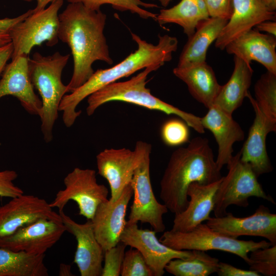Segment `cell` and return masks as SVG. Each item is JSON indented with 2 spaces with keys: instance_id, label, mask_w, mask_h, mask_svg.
I'll list each match as a JSON object with an SVG mask.
<instances>
[{
  "instance_id": "30",
  "label": "cell",
  "mask_w": 276,
  "mask_h": 276,
  "mask_svg": "<svg viewBox=\"0 0 276 276\" xmlns=\"http://www.w3.org/2000/svg\"><path fill=\"white\" fill-rule=\"evenodd\" d=\"M254 100L267 117L276 121V74L267 71L254 86Z\"/></svg>"
},
{
  "instance_id": "25",
  "label": "cell",
  "mask_w": 276,
  "mask_h": 276,
  "mask_svg": "<svg viewBox=\"0 0 276 276\" xmlns=\"http://www.w3.org/2000/svg\"><path fill=\"white\" fill-rule=\"evenodd\" d=\"M234 68L228 81L221 85L213 105L229 114L240 107L248 92L254 71L250 64L234 57Z\"/></svg>"
},
{
  "instance_id": "3",
  "label": "cell",
  "mask_w": 276,
  "mask_h": 276,
  "mask_svg": "<svg viewBox=\"0 0 276 276\" xmlns=\"http://www.w3.org/2000/svg\"><path fill=\"white\" fill-rule=\"evenodd\" d=\"M131 34L137 45L136 50L113 66L94 72L84 83L63 96L59 111L62 112L63 122L66 127L72 126L81 114V111H77V107L84 99L105 86L148 66L161 67L172 60L173 53L177 49L178 40L174 36L158 35V43L154 45L135 33Z\"/></svg>"
},
{
  "instance_id": "23",
  "label": "cell",
  "mask_w": 276,
  "mask_h": 276,
  "mask_svg": "<svg viewBox=\"0 0 276 276\" xmlns=\"http://www.w3.org/2000/svg\"><path fill=\"white\" fill-rule=\"evenodd\" d=\"M222 177L213 183L203 185L193 182L188 187L190 197L186 209L175 214L172 231L186 232L208 220L214 206V197Z\"/></svg>"
},
{
  "instance_id": "26",
  "label": "cell",
  "mask_w": 276,
  "mask_h": 276,
  "mask_svg": "<svg viewBox=\"0 0 276 276\" xmlns=\"http://www.w3.org/2000/svg\"><path fill=\"white\" fill-rule=\"evenodd\" d=\"M227 21L210 17L200 22L183 47L177 65L205 61L209 47L217 39Z\"/></svg>"
},
{
  "instance_id": "40",
  "label": "cell",
  "mask_w": 276,
  "mask_h": 276,
  "mask_svg": "<svg viewBox=\"0 0 276 276\" xmlns=\"http://www.w3.org/2000/svg\"><path fill=\"white\" fill-rule=\"evenodd\" d=\"M255 29L260 32H265L267 34L276 37V22L274 20H265L259 23Z\"/></svg>"
},
{
  "instance_id": "9",
  "label": "cell",
  "mask_w": 276,
  "mask_h": 276,
  "mask_svg": "<svg viewBox=\"0 0 276 276\" xmlns=\"http://www.w3.org/2000/svg\"><path fill=\"white\" fill-rule=\"evenodd\" d=\"M63 0L51 3L47 8L33 12L24 20L13 26L9 31L13 52L11 59L22 55H28L36 45L45 42L53 47L58 41V11Z\"/></svg>"
},
{
  "instance_id": "18",
  "label": "cell",
  "mask_w": 276,
  "mask_h": 276,
  "mask_svg": "<svg viewBox=\"0 0 276 276\" xmlns=\"http://www.w3.org/2000/svg\"><path fill=\"white\" fill-rule=\"evenodd\" d=\"M138 154L134 149H105L96 156L98 173L107 181L110 198L116 200L124 189L131 183L138 162Z\"/></svg>"
},
{
  "instance_id": "27",
  "label": "cell",
  "mask_w": 276,
  "mask_h": 276,
  "mask_svg": "<svg viewBox=\"0 0 276 276\" xmlns=\"http://www.w3.org/2000/svg\"><path fill=\"white\" fill-rule=\"evenodd\" d=\"M209 17L203 0H181L170 8L160 10L155 20L161 26L169 23L180 26L189 38L198 24Z\"/></svg>"
},
{
  "instance_id": "20",
  "label": "cell",
  "mask_w": 276,
  "mask_h": 276,
  "mask_svg": "<svg viewBox=\"0 0 276 276\" xmlns=\"http://www.w3.org/2000/svg\"><path fill=\"white\" fill-rule=\"evenodd\" d=\"M231 17L215 40V46L221 50L232 41L265 20H275L263 0H233Z\"/></svg>"
},
{
  "instance_id": "37",
  "label": "cell",
  "mask_w": 276,
  "mask_h": 276,
  "mask_svg": "<svg viewBox=\"0 0 276 276\" xmlns=\"http://www.w3.org/2000/svg\"><path fill=\"white\" fill-rule=\"evenodd\" d=\"M210 17L229 20L233 12V0H203Z\"/></svg>"
},
{
  "instance_id": "36",
  "label": "cell",
  "mask_w": 276,
  "mask_h": 276,
  "mask_svg": "<svg viewBox=\"0 0 276 276\" xmlns=\"http://www.w3.org/2000/svg\"><path fill=\"white\" fill-rule=\"evenodd\" d=\"M18 174L14 170L0 171V197L14 198L24 194V191L16 186L13 181Z\"/></svg>"
},
{
  "instance_id": "39",
  "label": "cell",
  "mask_w": 276,
  "mask_h": 276,
  "mask_svg": "<svg viewBox=\"0 0 276 276\" xmlns=\"http://www.w3.org/2000/svg\"><path fill=\"white\" fill-rule=\"evenodd\" d=\"M13 52L12 42L0 47V75L4 71L7 61L11 58Z\"/></svg>"
},
{
  "instance_id": "10",
  "label": "cell",
  "mask_w": 276,
  "mask_h": 276,
  "mask_svg": "<svg viewBox=\"0 0 276 276\" xmlns=\"http://www.w3.org/2000/svg\"><path fill=\"white\" fill-rule=\"evenodd\" d=\"M65 188L59 190L50 203L58 211L63 210L70 200L76 202L79 214L91 220L99 205L108 200V190L97 182L96 171L75 168L63 179Z\"/></svg>"
},
{
  "instance_id": "31",
  "label": "cell",
  "mask_w": 276,
  "mask_h": 276,
  "mask_svg": "<svg viewBox=\"0 0 276 276\" xmlns=\"http://www.w3.org/2000/svg\"><path fill=\"white\" fill-rule=\"evenodd\" d=\"M70 3H80L87 8L100 10V7L105 4L110 5L113 8L120 11H129L136 14L143 19H156L157 14L145 10V8H158L155 4L146 3L141 0H68Z\"/></svg>"
},
{
  "instance_id": "14",
  "label": "cell",
  "mask_w": 276,
  "mask_h": 276,
  "mask_svg": "<svg viewBox=\"0 0 276 276\" xmlns=\"http://www.w3.org/2000/svg\"><path fill=\"white\" fill-rule=\"evenodd\" d=\"M61 219L45 199L24 194L0 206V237L41 219Z\"/></svg>"
},
{
  "instance_id": "33",
  "label": "cell",
  "mask_w": 276,
  "mask_h": 276,
  "mask_svg": "<svg viewBox=\"0 0 276 276\" xmlns=\"http://www.w3.org/2000/svg\"><path fill=\"white\" fill-rule=\"evenodd\" d=\"M160 135L163 142L171 147L180 146L190 141L189 126L181 119L166 121L161 128Z\"/></svg>"
},
{
  "instance_id": "12",
  "label": "cell",
  "mask_w": 276,
  "mask_h": 276,
  "mask_svg": "<svg viewBox=\"0 0 276 276\" xmlns=\"http://www.w3.org/2000/svg\"><path fill=\"white\" fill-rule=\"evenodd\" d=\"M153 229L139 228L136 223L127 224L120 241L137 249L151 269L153 276H162L165 267L174 259H186L193 255V250H178L162 243Z\"/></svg>"
},
{
  "instance_id": "29",
  "label": "cell",
  "mask_w": 276,
  "mask_h": 276,
  "mask_svg": "<svg viewBox=\"0 0 276 276\" xmlns=\"http://www.w3.org/2000/svg\"><path fill=\"white\" fill-rule=\"evenodd\" d=\"M186 259H174L166 266L165 271L175 276H208L216 273L219 261L205 251L192 250Z\"/></svg>"
},
{
  "instance_id": "19",
  "label": "cell",
  "mask_w": 276,
  "mask_h": 276,
  "mask_svg": "<svg viewBox=\"0 0 276 276\" xmlns=\"http://www.w3.org/2000/svg\"><path fill=\"white\" fill-rule=\"evenodd\" d=\"M29 59L28 55L22 54L7 64L0 80V98L12 96L29 113L40 117L42 103L35 93L30 78Z\"/></svg>"
},
{
  "instance_id": "32",
  "label": "cell",
  "mask_w": 276,
  "mask_h": 276,
  "mask_svg": "<svg viewBox=\"0 0 276 276\" xmlns=\"http://www.w3.org/2000/svg\"><path fill=\"white\" fill-rule=\"evenodd\" d=\"M250 269L265 276L276 275V244L249 252Z\"/></svg>"
},
{
  "instance_id": "8",
  "label": "cell",
  "mask_w": 276,
  "mask_h": 276,
  "mask_svg": "<svg viewBox=\"0 0 276 276\" xmlns=\"http://www.w3.org/2000/svg\"><path fill=\"white\" fill-rule=\"evenodd\" d=\"M227 168V174L222 176L215 195L213 211L215 217L226 215L227 208L231 205L247 207L251 197L275 204L274 199L264 191L251 166L241 159L240 151L233 155Z\"/></svg>"
},
{
  "instance_id": "44",
  "label": "cell",
  "mask_w": 276,
  "mask_h": 276,
  "mask_svg": "<svg viewBox=\"0 0 276 276\" xmlns=\"http://www.w3.org/2000/svg\"><path fill=\"white\" fill-rule=\"evenodd\" d=\"M263 1L270 11L275 12L276 9V0H263Z\"/></svg>"
},
{
  "instance_id": "35",
  "label": "cell",
  "mask_w": 276,
  "mask_h": 276,
  "mask_svg": "<svg viewBox=\"0 0 276 276\" xmlns=\"http://www.w3.org/2000/svg\"><path fill=\"white\" fill-rule=\"evenodd\" d=\"M126 245L119 242L104 251V265L101 276H119L124 260Z\"/></svg>"
},
{
  "instance_id": "5",
  "label": "cell",
  "mask_w": 276,
  "mask_h": 276,
  "mask_svg": "<svg viewBox=\"0 0 276 276\" xmlns=\"http://www.w3.org/2000/svg\"><path fill=\"white\" fill-rule=\"evenodd\" d=\"M70 57V54L62 55L59 52L49 56L35 52L29 59L30 78L41 97L42 109L39 117L41 130L46 143L53 139V128L58 118L59 106L67 93L61 75Z\"/></svg>"
},
{
  "instance_id": "7",
  "label": "cell",
  "mask_w": 276,
  "mask_h": 276,
  "mask_svg": "<svg viewBox=\"0 0 276 276\" xmlns=\"http://www.w3.org/2000/svg\"><path fill=\"white\" fill-rule=\"evenodd\" d=\"M159 241L166 245L178 250H217L238 256L247 264L248 254L254 250L269 247V241L241 240L228 237L213 230L206 223H200L189 232H165Z\"/></svg>"
},
{
  "instance_id": "42",
  "label": "cell",
  "mask_w": 276,
  "mask_h": 276,
  "mask_svg": "<svg viewBox=\"0 0 276 276\" xmlns=\"http://www.w3.org/2000/svg\"><path fill=\"white\" fill-rule=\"evenodd\" d=\"M37 2L36 7L33 9V12L42 10L45 8L46 6L50 3L57 0H36Z\"/></svg>"
},
{
  "instance_id": "21",
  "label": "cell",
  "mask_w": 276,
  "mask_h": 276,
  "mask_svg": "<svg viewBox=\"0 0 276 276\" xmlns=\"http://www.w3.org/2000/svg\"><path fill=\"white\" fill-rule=\"evenodd\" d=\"M232 116L213 105L208 108L206 114L201 118L203 127L213 133L218 145L216 162L220 170L232 158L234 144L244 139L242 128Z\"/></svg>"
},
{
  "instance_id": "13",
  "label": "cell",
  "mask_w": 276,
  "mask_h": 276,
  "mask_svg": "<svg viewBox=\"0 0 276 276\" xmlns=\"http://www.w3.org/2000/svg\"><path fill=\"white\" fill-rule=\"evenodd\" d=\"M206 224L212 229L232 238L250 236L266 238L276 244V214L260 205L252 215L237 217L232 213L221 217H210Z\"/></svg>"
},
{
  "instance_id": "43",
  "label": "cell",
  "mask_w": 276,
  "mask_h": 276,
  "mask_svg": "<svg viewBox=\"0 0 276 276\" xmlns=\"http://www.w3.org/2000/svg\"><path fill=\"white\" fill-rule=\"evenodd\" d=\"M11 42L8 33H0V47Z\"/></svg>"
},
{
  "instance_id": "11",
  "label": "cell",
  "mask_w": 276,
  "mask_h": 276,
  "mask_svg": "<svg viewBox=\"0 0 276 276\" xmlns=\"http://www.w3.org/2000/svg\"><path fill=\"white\" fill-rule=\"evenodd\" d=\"M66 232L62 219H41L0 237V247L32 255H45Z\"/></svg>"
},
{
  "instance_id": "2",
  "label": "cell",
  "mask_w": 276,
  "mask_h": 276,
  "mask_svg": "<svg viewBox=\"0 0 276 276\" xmlns=\"http://www.w3.org/2000/svg\"><path fill=\"white\" fill-rule=\"evenodd\" d=\"M220 171L209 140L195 137L171 155L160 182V198L171 212L179 213L188 205L190 185L216 181L222 177Z\"/></svg>"
},
{
  "instance_id": "28",
  "label": "cell",
  "mask_w": 276,
  "mask_h": 276,
  "mask_svg": "<svg viewBox=\"0 0 276 276\" xmlns=\"http://www.w3.org/2000/svg\"><path fill=\"white\" fill-rule=\"evenodd\" d=\"M44 257L0 247V276H48Z\"/></svg>"
},
{
  "instance_id": "17",
  "label": "cell",
  "mask_w": 276,
  "mask_h": 276,
  "mask_svg": "<svg viewBox=\"0 0 276 276\" xmlns=\"http://www.w3.org/2000/svg\"><path fill=\"white\" fill-rule=\"evenodd\" d=\"M255 113L247 137L240 150L241 159L249 164L258 176L273 170L268 155L266 140L267 135L276 130V121L268 117L260 109L250 93L246 95Z\"/></svg>"
},
{
  "instance_id": "15",
  "label": "cell",
  "mask_w": 276,
  "mask_h": 276,
  "mask_svg": "<svg viewBox=\"0 0 276 276\" xmlns=\"http://www.w3.org/2000/svg\"><path fill=\"white\" fill-rule=\"evenodd\" d=\"M132 195L131 183L117 199H108L98 206L91 221L95 237L104 251L120 242L127 222L128 205Z\"/></svg>"
},
{
  "instance_id": "24",
  "label": "cell",
  "mask_w": 276,
  "mask_h": 276,
  "mask_svg": "<svg viewBox=\"0 0 276 276\" xmlns=\"http://www.w3.org/2000/svg\"><path fill=\"white\" fill-rule=\"evenodd\" d=\"M173 73L186 83L196 100L207 108L213 105L221 85L214 70L206 61L177 65Z\"/></svg>"
},
{
  "instance_id": "38",
  "label": "cell",
  "mask_w": 276,
  "mask_h": 276,
  "mask_svg": "<svg viewBox=\"0 0 276 276\" xmlns=\"http://www.w3.org/2000/svg\"><path fill=\"white\" fill-rule=\"evenodd\" d=\"M219 276H260V274L252 270L237 268L232 265L220 262L216 272Z\"/></svg>"
},
{
  "instance_id": "16",
  "label": "cell",
  "mask_w": 276,
  "mask_h": 276,
  "mask_svg": "<svg viewBox=\"0 0 276 276\" xmlns=\"http://www.w3.org/2000/svg\"><path fill=\"white\" fill-rule=\"evenodd\" d=\"M66 231L74 236L77 241L74 263L81 276H101L104 259V250L97 241L91 220L78 223L59 211Z\"/></svg>"
},
{
  "instance_id": "41",
  "label": "cell",
  "mask_w": 276,
  "mask_h": 276,
  "mask_svg": "<svg viewBox=\"0 0 276 276\" xmlns=\"http://www.w3.org/2000/svg\"><path fill=\"white\" fill-rule=\"evenodd\" d=\"M59 275L61 276L73 275L71 272V266L70 265L62 263L60 265Z\"/></svg>"
},
{
  "instance_id": "6",
  "label": "cell",
  "mask_w": 276,
  "mask_h": 276,
  "mask_svg": "<svg viewBox=\"0 0 276 276\" xmlns=\"http://www.w3.org/2000/svg\"><path fill=\"white\" fill-rule=\"evenodd\" d=\"M134 149L139 159L131 181L134 198L126 223H147L156 233L163 232L166 228L163 216L168 209L157 201L152 190L150 174L151 145L139 141Z\"/></svg>"
},
{
  "instance_id": "22",
  "label": "cell",
  "mask_w": 276,
  "mask_h": 276,
  "mask_svg": "<svg viewBox=\"0 0 276 276\" xmlns=\"http://www.w3.org/2000/svg\"><path fill=\"white\" fill-rule=\"evenodd\" d=\"M276 37L251 29L229 42L226 52L248 64L256 61L276 74Z\"/></svg>"
},
{
  "instance_id": "46",
  "label": "cell",
  "mask_w": 276,
  "mask_h": 276,
  "mask_svg": "<svg viewBox=\"0 0 276 276\" xmlns=\"http://www.w3.org/2000/svg\"><path fill=\"white\" fill-rule=\"evenodd\" d=\"M24 1H26V2H31L32 0H23Z\"/></svg>"
},
{
  "instance_id": "45",
  "label": "cell",
  "mask_w": 276,
  "mask_h": 276,
  "mask_svg": "<svg viewBox=\"0 0 276 276\" xmlns=\"http://www.w3.org/2000/svg\"><path fill=\"white\" fill-rule=\"evenodd\" d=\"M172 1V0H159L161 5L164 7H167Z\"/></svg>"
},
{
  "instance_id": "4",
  "label": "cell",
  "mask_w": 276,
  "mask_h": 276,
  "mask_svg": "<svg viewBox=\"0 0 276 276\" xmlns=\"http://www.w3.org/2000/svg\"><path fill=\"white\" fill-rule=\"evenodd\" d=\"M160 67L157 65L148 66L128 80L110 83L95 92L87 97V115H93L100 106L108 102H123L159 111L168 115H174L197 132L204 133L201 118L160 100L153 95L150 89L146 87L149 74Z\"/></svg>"
},
{
  "instance_id": "1",
  "label": "cell",
  "mask_w": 276,
  "mask_h": 276,
  "mask_svg": "<svg viewBox=\"0 0 276 276\" xmlns=\"http://www.w3.org/2000/svg\"><path fill=\"white\" fill-rule=\"evenodd\" d=\"M106 19L101 10H90L80 3H70L59 14L58 38L68 45L74 60L67 93L72 92L91 77L95 61L113 63L104 34Z\"/></svg>"
},
{
  "instance_id": "34",
  "label": "cell",
  "mask_w": 276,
  "mask_h": 276,
  "mask_svg": "<svg viewBox=\"0 0 276 276\" xmlns=\"http://www.w3.org/2000/svg\"><path fill=\"white\" fill-rule=\"evenodd\" d=\"M122 276H153V272L141 253L136 249L125 251L121 274Z\"/></svg>"
}]
</instances>
